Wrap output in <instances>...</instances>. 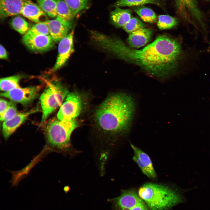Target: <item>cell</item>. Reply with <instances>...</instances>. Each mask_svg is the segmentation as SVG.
<instances>
[{"mask_svg":"<svg viewBox=\"0 0 210 210\" xmlns=\"http://www.w3.org/2000/svg\"><path fill=\"white\" fill-rule=\"evenodd\" d=\"M103 48L120 58L137 65L151 76L161 78L177 73L185 58L181 41L166 35L158 36L141 49H133L118 38L108 36Z\"/></svg>","mask_w":210,"mask_h":210,"instance_id":"6da1fadb","label":"cell"},{"mask_svg":"<svg viewBox=\"0 0 210 210\" xmlns=\"http://www.w3.org/2000/svg\"><path fill=\"white\" fill-rule=\"evenodd\" d=\"M133 97L124 92L113 94L101 104L94 115L98 128L104 134L117 136L130 131L135 113Z\"/></svg>","mask_w":210,"mask_h":210,"instance_id":"7a4b0ae2","label":"cell"},{"mask_svg":"<svg viewBox=\"0 0 210 210\" xmlns=\"http://www.w3.org/2000/svg\"><path fill=\"white\" fill-rule=\"evenodd\" d=\"M138 194L149 210H168L184 201L183 196L174 190L153 183L143 185Z\"/></svg>","mask_w":210,"mask_h":210,"instance_id":"3957f363","label":"cell"},{"mask_svg":"<svg viewBox=\"0 0 210 210\" xmlns=\"http://www.w3.org/2000/svg\"><path fill=\"white\" fill-rule=\"evenodd\" d=\"M78 126L75 119L61 120L57 118L50 120L44 129L48 143L52 147L65 149L71 145L70 139L73 131Z\"/></svg>","mask_w":210,"mask_h":210,"instance_id":"277c9868","label":"cell"},{"mask_svg":"<svg viewBox=\"0 0 210 210\" xmlns=\"http://www.w3.org/2000/svg\"><path fill=\"white\" fill-rule=\"evenodd\" d=\"M48 85L40 97L42 115V125L50 114L61 105L68 93L67 89L57 81H47Z\"/></svg>","mask_w":210,"mask_h":210,"instance_id":"5b68a950","label":"cell"},{"mask_svg":"<svg viewBox=\"0 0 210 210\" xmlns=\"http://www.w3.org/2000/svg\"><path fill=\"white\" fill-rule=\"evenodd\" d=\"M108 201L112 204L113 210H149L138 194L133 190H123L119 196Z\"/></svg>","mask_w":210,"mask_h":210,"instance_id":"8992f818","label":"cell"},{"mask_svg":"<svg viewBox=\"0 0 210 210\" xmlns=\"http://www.w3.org/2000/svg\"><path fill=\"white\" fill-rule=\"evenodd\" d=\"M83 107L82 97L75 92L67 94L57 114V118L61 120L75 119L80 113Z\"/></svg>","mask_w":210,"mask_h":210,"instance_id":"52a82bcc","label":"cell"},{"mask_svg":"<svg viewBox=\"0 0 210 210\" xmlns=\"http://www.w3.org/2000/svg\"><path fill=\"white\" fill-rule=\"evenodd\" d=\"M41 89L40 86L18 88L1 93L0 95L14 102L27 105L32 102L37 97Z\"/></svg>","mask_w":210,"mask_h":210,"instance_id":"ba28073f","label":"cell"},{"mask_svg":"<svg viewBox=\"0 0 210 210\" xmlns=\"http://www.w3.org/2000/svg\"><path fill=\"white\" fill-rule=\"evenodd\" d=\"M22 41L29 49L39 52L50 49L53 46L54 41L50 35H37L28 32L23 36Z\"/></svg>","mask_w":210,"mask_h":210,"instance_id":"9c48e42d","label":"cell"},{"mask_svg":"<svg viewBox=\"0 0 210 210\" xmlns=\"http://www.w3.org/2000/svg\"><path fill=\"white\" fill-rule=\"evenodd\" d=\"M74 31L60 41L58 48V55L56 62L52 69L56 71L63 66L74 51L73 38Z\"/></svg>","mask_w":210,"mask_h":210,"instance_id":"30bf717a","label":"cell"},{"mask_svg":"<svg viewBox=\"0 0 210 210\" xmlns=\"http://www.w3.org/2000/svg\"><path fill=\"white\" fill-rule=\"evenodd\" d=\"M130 146L134 151L133 159L142 172L150 178H156L157 174L149 156L140 149L132 144Z\"/></svg>","mask_w":210,"mask_h":210,"instance_id":"8fae6325","label":"cell"},{"mask_svg":"<svg viewBox=\"0 0 210 210\" xmlns=\"http://www.w3.org/2000/svg\"><path fill=\"white\" fill-rule=\"evenodd\" d=\"M49 28L50 35L54 41H60L68 34L71 27V22L64 20L57 16L56 18L43 22Z\"/></svg>","mask_w":210,"mask_h":210,"instance_id":"7c38bea8","label":"cell"},{"mask_svg":"<svg viewBox=\"0 0 210 210\" xmlns=\"http://www.w3.org/2000/svg\"><path fill=\"white\" fill-rule=\"evenodd\" d=\"M21 14L36 23L47 20V15L38 4L30 0H26Z\"/></svg>","mask_w":210,"mask_h":210,"instance_id":"4fadbf2b","label":"cell"},{"mask_svg":"<svg viewBox=\"0 0 210 210\" xmlns=\"http://www.w3.org/2000/svg\"><path fill=\"white\" fill-rule=\"evenodd\" d=\"M37 108L27 112L18 113L12 119L4 121L2 125V132L4 138L7 139L22 124L31 114L37 112Z\"/></svg>","mask_w":210,"mask_h":210,"instance_id":"5bb4252c","label":"cell"},{"mask_svg":"<svg viewBox=\"0 0 210 210\" xmlns=\"http://www.w3.org/2000/svg\"><path fill=\"white\" fill-rule=\"evenodd\" d=\"M26 0H0V16L3 19L21 14Z\"/></svg>","mask_w":210,"mask_h":210,"instance_id":"9a60e30c","label":"cell"},{"mask_svg":"<svg viewBox=\"0 0 210 210\" xmlns=\"http://www.w3.org/2000/svg\"><path fill=\"white\" fill-rule=\"evenodd\" d=\"M152 32L149 29L142 28L129 34L127 42L131 47L138 48L144 46L150 40Z\"/></svg>","mask_w":210,"mask_h":210,"instance_id":"2e32d148","label":"cell"},{"mask_svg":"<svg viewBox=\"0 0 210 210\" xmlns=\"http://www.w3.org/2000/svg\"><path fill=\"white\" fill-rule=\"evenodd\" d=\"M113 23L116 27H123L131 18V11L129 9H123L116 7L110 14Z\"/></svg>","mask_w":210,"mask_h":210,"instance_id":"e0dca14e","label":"cell"},{"mask_svg":"<svg viewBox=\"0 0 210 210\" xmlns=\"http://www.w3.org/2000/svg\"><path fill=\"white\" fill-rule=\"evenodd\" d=\"M55 0L57 3V16L71 22L75 15L71 8L64 0Z\"/></svg>","mask_w":210,"mask_h":210,"instance_id":"ac0fdd59","label":"cell"},{"mask_svg":"<svg viewBox=\"0 0 210 210\" xmlns=\"http://www.w3.org/2000/svg\"><path fill=\"white\" fill-rule=\"evenodd\" d=\"M21 78V76L18 75L1 78L0 90L6 92L15 88H20L19 82Z\"/></svg>","mask_w":210,"mask_h":210,"instance_id":"d6986e66","label":"cell"},{"mask_svg":"<svg viewBox=\"0 0 210 210\" xmlns=\"http://www.w3.org/2000/svg\"><path fill=\"white\" fill-rule=\"evenodd\" d=\"M150 4L157 6L161 5L160 0H118L115 4L116 7L141 6Z\"/></svg>","mask_w":210,"mask_h":210,"instance_id":"ffe728a7","label":"cell"},{"mask_svg":"<svg viewBox=\"0 0 210 210\" xmlns=\"http://www.w3.org/2000/svg\"><path fill=\"white\" fill-rule=\"evenodd\" d=\"M134 11L144 22L149 23L155 22L157 17L155 13L150 8L140 6L135 7Z\"/></svg>","mask_w":210,"mask_h":210,"instance_id":"44dd1931","label":"cell"},{"mask_svg":"<svg viewBox=\"0 0 210 210\" xmlns=\"http://www.w3.org/2000/svg\"><path fill=\"white\" fill-rule=\"evenodd\" d=\"M178 23L177 18L168 15H162L158 16L157 26L160 30L172 28Z\"/></svg>","mask_w":210,"mask_h":210,"instance_id":"7402d4cb","label":"cell"},{"mask_svg":"<svg viewBox=\"0 0 210 210\" xmlns=\"http://www.w3.org/2000/svg\"><path fill=\"white\" fill-rule=\"evenodd\" d=\"M39 6L50 18H56L57 14V3L55 0H36Z\"/></svg>","mask_w":210,"mask_h":210,"instance_id":"603a6c76","label":"cell"},{"mask_svg":"<svg viewBox=\"0 0 210 210\" xmlns=\"http://www.w3.org/2000/svg\"><path fill=\"white\" fill-rule=\"evenodd\" d=\"M12 27L16 31L22 34H25L29 30L27 22L23 18L19 16L14 18L10 22Z\"/></svg>","mask_w":210,"mask_h":210,"instance_id":"cb8c5ba5","label":"cell"},{"mask_svg":"<svg viewBox=\"0 0 210 210\" xmlns=\"http://www.w3.org/2000/svg\"><path fill=\"white\" fill-rule=\"evenodd\" d=\"M145 27V24L139 19L136 17L131 18L123 27V28L126 32L130 33Z\"/></svg>","mask_w":210,"mask_h":210,"instance_id":"d4e9b609","label":"cell"},{"mask_svg":"<svg viewBox=\"0 0 210 210\" xmlns=\"http://www.w3.org/2000/svg\"><path fill=\"white\" fill-rule=\"evenodd\" d=\"M69 6L74 14L84 9L88 4L89 0H64Z\"/></svg>","mask_w":210,"mask_h":210,"instance_id":"484cf974","label":"cell"},{"mask_svg":"<svg viewBox=\"0 0 210 210\" xmlns=\"http://www.w3.org/2000/svg\"><path fill=\"white\" fill-rule=\"evenodd\" d=\"M37 35H50L48 26L44 22L36 23L33 25L27 32Z\"/></svg>","mask_w":210,"mask_h":210,"instance_id":"4316f807","label":"cell"},{"mask_svg":"<svg viewBox=\"0 0 210 210\" xmlns=\"http://www.w3.org/2000/svg\"><path fill=\"white\" fill-rule=\"evenodd\" d=\"M13 101L9 102L8 106L4 113L0 116V120L4 121L13 118L18 113L15 104Z\"/></svg>","mask_w":210,"mask_h":210,"instance_id":"83f0119b","label":"cell"},{"mask_svg":"<svg viewBox=\"0 0 210 210\" xmlns=\"http://www.w3.org/2000/svg\"><path fill=\"white\" fill-rule=\"evenodd\" d=\"M9 102L3 99L0 100V115H2L6 111L8 106Z\"/></svg>","mask_w":210,"mask_h":210,"instance_id":"f1b7e54d","label":"cell"},{"mask_svg":"<svg viewBox=\"0 0 210 210\" xmlns=\"http://www.w3.org/2000/svg\"><path fill=\"white\" fill-rule=\"evenodd\" d=\"M0 58L1 59H6L8 58L6 51L4 47L1 44L0 46Z\"/></svg>","mask_w":210,"mask_h":210,"instance_id":"f546056e","label":"cell"},{"mask_svg":"<svg viewBox=\"0 0 210 210\" xmlns=\"http://www.w3.org/2000/svg\"><path fill=\"white\" fill-rule=\"evenodd\" d=\"M206 0V1H209V0Z\"/></svg>","mask_w":210,"mask_h":210,"instance_id":"4dcf8cb0","label":"cell"}]
</instances>
